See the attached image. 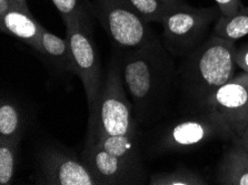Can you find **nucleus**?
Segmentation results:
<instances>
[{"label":"nucleus","mask_w":248,"mask_h":185,"mask_svg":"<svg viewBox=\"0 0 248 185\" xmlns=\"http://www.w3.org/2000/svg\"><path fill=\"white\" fill-rule=\"evenodd\" d=\"M118 55L138 123L159 119L177 78L172 56L158 38L134 50L118 51Z\"/></svg>","instance_id":"f257e3e1"},{"label":"nucleus","mask_w":248,"mask_h":185,"mask_svg":"<svg viewBox=\"0 0 248 185\" xmlns=\"http://www.w3.org/2000/svg\"><path fill=\"white\" fill-rule=\"evenodd\" d=\"M236 50L235 41L212 35L185 57L177 79L194 110L202 109L209 96L235 77Z\"/></svg>","instance_id":"f03ea898"},{"label":"nucleus","mask_w":248,"mask_h":185,"mask_svg":"<svg viewBox=\"0 0 248 185\" xmlns=\"http://www.w3.org/2000/svg\"><path fill=\"white\" fill-rule=\"evenodd\" d=\"M234 140L228 124L208 109H199L164 123L154 132L149 150L155 154L186 152L213 140Z\"/></svg>","instance_id":"7ed1b4c3"},{"label":"nucleus","mask_w":248,"mask_h":185,"mask_svg":"<svg viewBox=\"0 0 248 185\" xmlns=\"http://www.w3.org/2000/svg\"><path fill=\"white\" fill-rule=\"evenodd\" d=\"M135 116L133 102L129 100L123 80L119 55L111 59L105 75L104 88L95 110L88 114L87 137L95 134H140Z\"/></svg>","instance_id":"20e7f679"},{"label":"nucleus","mask_w":248,"mask_h":185,"mask_svg":"<svg viewBox=\"0 0 248 185\" xmlns=\"http://www.w3.org/2000/svg\"><path fill=\"white\" fill-rule=\"evenodd\" d=\"M218 7L195 8L188 5L170 8L161 21L163 43L172 57H186L206 40L220 17Z\"/></svg>","instance_id":"39448f33"},{"label":"nucleus","mask_w":248,"mask_h":185,"mask_svg":"<svg viewBox=\"0 0 248 185\" xmlns=\"http://www.w3.org/2000/svg\"><path fill=\"white\" fill-rule=\"evenodd\" d=\"M65 25L66 39L73 52L76 74L84 85L90 114L98 103L105 81L99 54L93 38L92 17L71 18Z\"/></svg>","instance_id":"423d86ee"},{"label":"nucleus","mask_w":248,"mask_h":185,"mask_svg":"<svg viewBox=\"0 0 248 185\" xmlns=\"http://www.w3.org/2000/svg\"><path fill=\"white\" fill-rule=\"evenodd\" d=\"M93 13L118 51L134 50L155 39L156 35L126 0H93Z\"/></svg>","instance_id":"0eeeda50"},{"label":"nucleus","mask_w":248,"mask_h":185,"mask_svg":"<svg viewBox=\"0 0 248 185\" xmlns=\"http://www.w3.org/2000/svg\"><path fill=\"white\" fill-rule=\"evenodd\" d=\"M38 184L100 185L80 156L62 144L44 145L37 157Z\"/></svg>","instance_id":"6e6552de"},{"label":"nucleus","mask_w":248,"mask_h":185,"mask_svg":"<svg viewBox=\"0 0 248 185\" xmlns=\"http://www.w3.org/2000/svg\"><path fill=\"white\" fill-rule=\"evenodd\" d=\"M80 157L99 184H141L145 169L141 161L115 156L95 143L86 142Z\"/></svg>","instance_id":"1a4fd4ad"},{"label":"nucleus","mask_w":248,"mask_h":185,"mask_svg":"<svg viewBox=\"0 0 248 185\" xmlns=\"http://www.w3.org/2000/svg\"><path fill=\"white\" fill-rule=\"evenodd\" d=\"M202 109H208L219 115L235 134L248 120V73L235 75L219 86L208 97Z\"/></svg>","instance_id":"9d476101"},{"label":"nucleus","mask_w":248,"mask_h":185,"mask_svg":"<svg viewBox=\"0 0 248 185\" xmlns=\"http://www.w3.org/2000/svg\"><path fill=\"white\" fill-rule=\"evenodd\" d=\"M0 30L18 38L33 50L38 51L43 26L30 13L27 5L13 3L8 11L0 17Z\"/></svg>","instance_id":"9b49d317"},{"label":"nucleus","mask_w":248,"mask_h":185,"mask_svg":"<svg viewBox=\"0 0 248 185\" xmlns=\"http://www.w3.org/2000/svg\"><path fill=\"white\" fill-rule=\"evenodd\" d=\"M215 181L223 185H248V152L236 140L225 150Z\"/></svg>","instance_id":"f8f14e48"},{"label":"nucleus","mask_w":248,"mask_h":185,"mask_svg":"<svg viewBox=\"0 0 248 185\" xmlns=\"http://www.w3.org/2000/svg\"><path fill=\"white\" fill-rule=\"evenodd\" d=\"M37 52L43 55L52 68H55L59 72L76 74L73 52L66 38L65 39L59 38L43 27Z\"/></svg>","instance_id":"ddd939ff"},{"label":"nucleus","mask_w":248,"mask_h":185,"mask_svg":"<svg viewBox=\"0 0 248 185\" xmlns=\"http://www.w3.org/2000/svg\"><path fill=\"white\" fill-rule=\"evenodd\" d=\"M140 138L141 134L109 135L100 133L86 137V142L95 143L115 156L141 161Z\"/></svg>","instance_id":"4468645a"},{"label":"nucleus","mask_w":248,"mask_h":185,"mask_svg":"<svg viewBox=\"0 0 248 185\" xmlns=\"http://www.w3.org/2000/svg\"><path fill=\"white\" fill-rule=\"evenodd\" d=\"M28 121L20 105L10 98L2 96L0 101V140L21 141Z\"/></svg>","instance_id":"2eb2a0df"},{"label":"nucleus","mask_w":248,"mask_h":185,"mask_svg":"<svg viewBox=\"0 0 248 185\" xmlns=\"http://www.w3.org/2000/svg\"><path fill=\"white\" fill-rule=\"evenodd\" d=\"M213 35L236 41L248 35V7L244 6L232 16H221L215 22Z\"/></svg>","instance_id":"dca6fc26"},{"label":"nucleus","mask_w":248,"mask_h":185,"mask_svg":"<svg viewBox=\"0 0 248 185\" xmlns=\"http://www.w3.org/2000/svg\"><path fill=\"white\" fill-rule=\"evenodd\" d=\"M19 142L16 140H0V184L9 185L17 172Z\"/></svg>","instance_id":"f3484780"},{"label":"nucleus","mask_w":248,"mask_h":185,"mask_svg":"<svg viewBox=\"0 0 248 185\" xmlns=\"http://www.w3.org/2000/svg\"><path fill=\"white\" fill-rule=\"evenodd\" d=\"M150 185H206L207 180L187 168H178L170 172L156 173L149 177Z\"/></svg>","instance_id":"a211bd4d"},{"label":"nucleus","mask_w":248,"mask_h":185,"mask_svg":"<svg viewBox=\"0 0 248 185\" xmlns=\"http://www.w3.org/2000/svg\"><path fill=\"white\" fill-rule=\"evenodd\" d=\"M134 10L146 22H159L161 24L167 11L174 7H169L159 0H126Z\"/></svg>","instance_id":"6ab92c4d"},{"label":"nucleus","mask_w":248,"mask_h":185,"mask_svg":"<svg viewBox=\"0 0 248 185\" xmlns=\"http://www.w3.org/2000/svg\"><path fill=\"white\" fill-rule=\"evenodd\" d=\"M62 21L66 22L71 18L92 17L93 5L88 0H51Z\"/></svg>","instance_id":"aec40b11"},{"label":"nucleus","mask_w":248,"mask_h":185,"mask_svg":"<svg viewBox=\"0 0 248 185\" xmlns=\"http://www.w3.org/2000/svg\"><path fill=\"white\" fill-rule=\"evenodd\" d=\"M221 16H232L244 7L240 0H215Z\"/></svg>","instance_id":"412c9836"},{"label":"nucleus","mask_w":248,"mask_h":185,"mask_svg":"<svg viewBox=\"0 0 248 185\" xmlns=\"http://www.w3.org/2000/svg\"><path fill=\"white\" fill-rule=\"evenodd\" d=\"M236 63L244 72L248 73V43L237 48V50H236Z\"/></svg>","instance_id":"4be33fe9"},{"label":"nucleus","mask_w":248,"mask_h":185,"mask_svg":"<svg viewBox=\"0 0 248 185\" xmlns=\"http://www.w3.org/2000/svg\"><path fill=\"white\" fill-rule=\"evenodd\" d=\"M236 141L239 142L244 148L247 150L248 152V120L243 124L239 129L235 132V139Z\"/></svg>","instance_id":"5701e85b"},{"label":"nucleus","mask_w":248,"mask_h":185,"mask_svg":"<svg viewBox=\"0 0 248 185\" xmlns=\"http://www.w3.org/2000/svg\"><path fill=\"white\" fill-rule=\"evenodd\" d=\"M13 5L11 0H0V17L3 16Z\"/></svg>","instance_id":"b1692460"},{"label":"nucleus","mask_w":248,"mask_h":185,"mask_svg":"<svg viewBox=\"0 0 248 185\" xmlns=\"http://www.w3.org/2000/svg\"><path fill=\"white\" fill-rule=\"evenodd\" d=\"M159 1L169 7H180L187 3L186 1H184V0H159Z\"/></svg>","instance_id":"393cba45"},{"label":"nucleus","mask_w":248,"mask_h":185,"mask_svg":"<svg viewBox=\"0 0 248 185\" xmlns=\"http://www.w3.org/2000/svg\"><path fill=\"white\" fill-rule=\"evenodd\" d=\"M13 3H18V5H27V0H11Z\"/></svg>","instance_id":"a878e982"}]
</instances>
